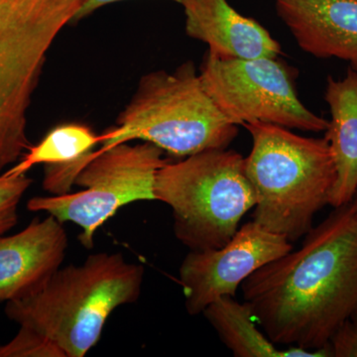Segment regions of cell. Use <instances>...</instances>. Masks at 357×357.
Listing matches in <instances>:
<instances>
[{"instance_id":"cell-15","label":"cell","mask_w":357,"mask_h":357,"mask_svg":"<svg viewBox=\"0 0 357 357\" xmlns=\"http://www.w3.org/2000/svg\"><path fill=\"white\" fill-rule=\"evenodd\" d=\"M203 314L236 357H332L328 347L307 351L274 344L258 326L248 305L230 296L211 303Z\"/></svg>"},{"instance_id":"cell-20","label":"cell","mask_w":357,"mask_h":357,"mask_svg":"<svg viewBox=\"0 0 357 357\" xmlns=\"http://www.w3.org/2000/svg\"><path fill=\"white\" fill-rule=\"evenodd\" d=\"M351 204L357 213V191L356 192V195H354V198H352Z\"/></svg>"},{"instance_id":"cell-2","label":"cell","mask_w":357,"mask_h":357,"mask_svg":"<svg viewBox=\"0 0 357 357\" xmlns=\"http://www.w3.org/2000/svg\"><path fill=\"white\" fill-rule=\"evenodd\" d=\"M143 279V265L121 253H96L82 264L59 268L39 291L7 302L4 311L20 326L55 342L66 357H83L114 310L138 300Z\"/></svg>"},{"instance_id":"cell-12","label":"cell","mask_w":357,"mask_h":357,"mask_svg":"<svg viewBox=\"0 0 357 357\" xmlns=\"http://www.w3.org/2000/svg\"><path fill=\"white\" fill-rule=\"evenodd\" d=\"M185 33L208 46L218 60L279 58L282 47L258 21L244 16L227 0H182Z\"/></svg>"},{"instance_id":"cell-17","label":"cell","mask_w":357,"mask_h":357,"mask_svg":"<svg viewBox=\"0 0 357 357\" xmlns=\"http://www.w3.org/2000/svg\"><path fill=\"white\" fill-rule=\"evenodd\" d=\"M32 178L23 175H0V236L15 227L18 222V206Z\"/></svg>"},{"instance_id":"cell-5","label":"cell","mask_w":357,"mask_h":357,"mask_svg":"<svg viewBox=\"0 0 357 357\" xmlns=\"http://www.w3.org/2000/svg\"><path fill=\"white\" fill-rule=\"evenodd\" d=\"M155 196L170 206L174 234L191 251L229 243L256 204L245 157L227 148L169 161L157 173Z\"/></svg>"},{"instance_id":"cell-19","label":"cell","mask_w":357,"mask_h":357,"mask_svg":"<svg viewBox=\"0 0 357 357\" xmlns=\"http://www.w3.org/2000/svg\"><path fill=\"white\" fill-rule=\"evenodd\" d=\"M121 1H123V0H83L73 22H79V20L88 17L89 15L95 13L98 9L102 8V7L105 6H109V4ZM171 1H175L178 2V3H181L182 0H171Z\"/></svg>"},{"instance_id":"cell-10","label":"cell","mask_w":357,"mask_h":357,"mask_svg":"<svg viewBox=\"0 0 357 357\" xmlns=\"http://www.w3.org/2000/svg\"><path fill=\"white\" fill-rule=\"evenodd\" d=\"M67 248L65 227L51 215L13 236H0V302L39 291L62 265Z\"/></svg>"},{"instance_id":"cell-16","label":"cell","mask_w":357,"mask_h":357,"mask_svg":"<svg viewBox=\"0 0 357 357\" xmlns=\"http://www.w3.org/2000/svg\"><path fill=\"white\" fill-rule=\"evenodd\" d=\"M0 357H66L55 342L32 328L20 326V332L6 344H0Z\"/></svg>"},{"instance_id":"cell-3","label":"cell","mask_w":357,"mask_h":357,"mask_svg":"<svg viewBox=\"0 0 357 357\" xmlns=\"http://www.w3.org/2000/svg\"><path fill=\"white\" fill-rule=\"evenodd\" d=\"M243 128L252 139L245 170L256 196L253 222L295 243L330 206L335 168L328 141L266 122Z\"/></svg>"},{"instance_id":"cell-18","label":"cell","mask_w":357,"mask_h":357,"mask_svg":"<svg viewBox=\"0 0 357 357\" xmlns=\"http://www.w3.org/2000/svg\"><path fill=\"white\" fill-rule=\"evenodd\" d=\"M328 347L332 357H357V321H345L333 333Z\"/></svg>"},{"instance_id":"cell-14","label":"cell","mask_w":357,"mask_h":357,"mask_svg":"<svg viewBox=\"0 0 357 357\" xmlns=\"http://www.w3.org/2000/svg\"><path fill=\"white\" fill-rule=\"evenodd\" d=\"M325 100L331 119L325 131L335 168L331 194L333 208L351 203L357 191V72L349 68L342 79L328 77Z\"/></svg>"},{"instance_id":"cell-8","label":"cell","mask_w":357,"mask_h":357,"mask_svg":"<svg viewBox=\"0 0 357 357\" xmlns=\"http://www.w3.org/2000/svg\"><path fill=\"white\" fill-rule=\"evenodd\" d=\"M206 91L234 126L266 122L305 132H324L328 121L301 102L299 72L279 58L218 60L206 52L199 70Z\"/></svg>"},{"instance_id":"cell-13","label":"cell","mask_w":357,"mask_h":357,"mask_svg":"<svg viewBox=\"0 0 357 357\" xmlns=\"http://www.w3.org/2000/svg\"><path fill=\"white\" fill-rule=\"evenodd\" d=\"M98 145H100V134L93 132L86 124H60L38 144L28 148L20 161L6 173L23 175L34 166L44 165L45 191L52 196L69 194Z\"/></svg>"},{"instance_id":"cell-4","label":"cell","mask_w":357,"mask_h":357,"mask_svg":"<svg viewBox=\"0 0 357 357\" xmlns=\"http://www.w3.org/2000/svg\"><path fill=\"white\" fill-rule=\"evenodd\" d=\"M237 134V126L225 119L204 89L194 62L187 61L172 72L155 70L141 77L116 124L100 134V148L141 140L185 158L227 148Z\"/></svg>"},{"instance_id":"cell-9","label":"cell","mask_w":357,"mask_h":357,"mask_svg":"<svg viewBox=\"0 0 357 357\" xmlns=\"http://www.w3.org/2000/svg\"><path fill=\"white\" fill-rule=\"evenodd\" d=\"M292 249L285 237L252 220L222 248L190 251L178 270L187 312L197 316L220 298L236 297L249 276Z\"/></svg>"},{"instance_id":"cell-21","label":"cell","mask_w":357,"mask_h":357,"mask_svg":"<svg viewBox=\"0 0 357 357\" xmlns=\"http://www.w3.org/2000/svg\"><path fill=\"white\" fill-rule=\"evenodd\" d=\"M352 319H354V321H357V314H356V317H354V318Z\"/></svg>"},{"instance_id":"cell-7","label":"cell","mask_w":357,"mask_h":357,"mask_svg":"<svg viewBox=\"0 0 357 357\" xmlns=\"http://www.w3.org/2000/svg\"><path fill=\"white\" fill-rule=\"evenodd\" d=\"M165 152L149 142L121 143L96 150L91 161L77 176L75 185L83 191L62 196L34 197L30 211H45L59 222H73L82 229L79 243L95 246L96 231L122 206L140 201H156L155 181L168 163Z\"/></svg>"},{"instance_id":"cell-1","label":"cell","mask_w":357,"mask_h":357,"mask_svg":"<svg viewBox=\"0 0 357 357\" xmlns=\"http://www.w3.org/2000/svg\"><path fill=\"white\" fill-rule=\"evenodd\" d=\"M333 208L299 249L241 284L253 318L279 347L326 349L357 314V213L351 203Z\"/></svg>"},{"instance_id":"cell-11","label":"cell","mask_w":357,"mask_h":357,"mask_svg":"<svg viewBox=\"0 0 357 357\" xmlns=\"http://www.w3.org/2000/svg\"><path fill=\"white\" fill-rule=\"evenodd\" d=\"M301 50L357 72V0H272Z\"/></svg>"},{"instance_id":"cell-6","label":"cell","mask_w":357,"mask_h":357,"mask_svg":"<svg viewBox=\"0 0 357 357\" xmlns=\"http://www.w3.org/2000/svg\"><path fill=\"white\" fill-rule=\"evenodd\" d=\"M83 0H0V172L31 146L27 115L47 54Z\"/></svg>"}]
</instances>
